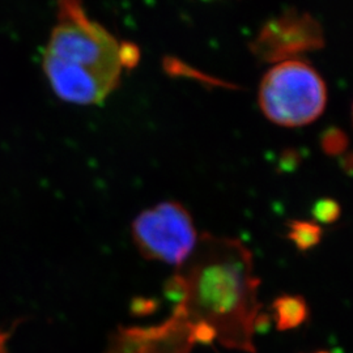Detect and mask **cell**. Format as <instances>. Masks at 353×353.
<instances>
[{
    "label": "cell",
    "instance_id": "6da1fadb",
    "mask_svg": "<svg viewBox=\"0 0 353 353\" xmlns=\"http://www.w3.org/2000/svg\"><path fill=\"white\" fill-rule=\"evenodd\" d=\"M176 272L183 281V299L164 322L176 339L191 351V328L205 323L225 348L256 352L254 322L262 307L261 280L254 274L252 252L240 240L203 233Z\"/></svg>",
    "mask_w": 353,
    "mask_h": 353
},
{
    "label": "cell",
    "instance_id": "7a4b0ae2",
    "mask_svg": "<svg viewBox=\"0 0 353 353\" xmlns=\"http://www.w3.org/2000/svg\"><path fill=\"white\" fill-rule=\"evenodd\" d=\"M122 45L79 0H59L58 21L43 57V70L59 99L77 105L101 103L118 87Z\"/></svg>",
    "mask_w": 353,
    "mask_h": 353
},
{
    "label": "cell",
    "instance_id": "3957f363",
    "mask_svg": "<svg viewBox=\"0 0 353 353\" xmlns=\"http://www.w3.org/2000/svg\"><path fill=\"white\" fill-rule=\"evenodd\" d=\"M327 102L325 81L301 61H285L265 74L259 89V105L265 117L284 127L314 122Z\"/></svg>",
    "mask_w": 353,
    "mask_h": 353
},
{
    "label": "cell",
    "instance_id": "277c9868",
    "mask_svg": "<svg viewBox=\"0 0 353 353\" xmlns=\"http://www.w3.org/2000/svg\"><path fill=\"white\" fill-rule=\"evenodd\" d=\"M132 239L150 261L183 265L198 245V232L189 211L176 202L159 203L132 221Z\"/></svg>",
    "mask_w": 353,
    "mask_h": 353
},
{
    "label": "cell",
    "instance_id": "5b68a950",
    "mask_svg": "<svg viewBox=\"0 0 353 353\" xmlns=\"http://www.w3.org/2000/svg\"><path fill=\"white\" fill-rule=\"evenodd\" d=\"M272 310L279 331L300 327L309 316V307L303 296H280L272 303Z\"/></svg>",
    "mask_w": 353,
    "mask_h": 353
},
{
    "label": "cell",
    "instance_id": "8992f818",
    "mask_svg": "<svg viewBox=\"0 0 353 353\" xmlns=\"http://www.w3.org/2000/svg\"><path fill=\"white\" fill-rule=\"evenodd\" d=\"M288 239L300 252H307L322 240L323 230L314 221L293 220L288 224Z\"/></svg>",
    "mask_w": 353,
    "mask_h": 353
},
{
    "label": "cell",
    "instance_id": "52a82bcc",
    "mask_svg": "<svg viewBox=\"0 0 353 353\" xmlns=\"http://www.w3.org/2000/svg\"><path fill=\"white\" fill-rule=\"evenodd\" d=\"M313 216L318 223L322 224H334L339 220L341 214V207L339 203L334 199H321L313 207Z\"/></svg>",
    "mask_w": 353,
    "mask_h": 353
},
{
    "label": "cell",
    "instance_id": "ba28073f",
    "mask_svg": "<svg viewBox=\"0 0 353 353\" xmlns=\"http://www.w3.org/2000/svg\"><path fill=\"white\" fill-rule=\"evenodd\" d=\"M157 307H159V303L153 299L135 297L131 303V313L138 316H150L157 310Z\"/></svg>",
    "mask_w": 353,
    "mask_h": 353
},
{
    "label": "cell",
    "instance_id": "9c48e42d",
    "mask_svg": "<svg viewBox=\"0 0 353 353\" xmlns=\"http://www.w3.org/2000/svg\"><path fill=\"white\" fill-rule=\"evenodd\" d=\"M323 145H325V150L331 154H336V153H341L344 148V144H343V135L341 132L338 134V138H326L323 140Z\"/></svg>",
    "mask_w": 353,
    "mask_h": 353
},
{
    "label": "cell",
    "instance_id": "30bf717a",
    "mask_svg": "<svg viewBox=\"0 0 353 353\" xmlns=\"http://www.w3.org/2000/svg\"><path fill=\"white\" fill-rule=\"evenodd\" d=\"M316 353H330V352H326V351H319V352H316Z\"/></svg>",
    "mask_w": 353,
    "mask_h": 353
}]
</instances>
